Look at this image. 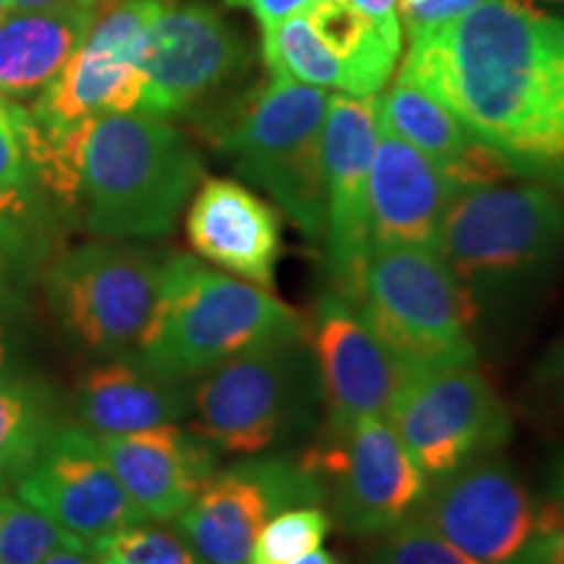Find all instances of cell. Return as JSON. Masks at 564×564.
Returning a JSON list of instances; mask_svg holds the SVG:
<instances>
[{
    "mask_svg": "<svg viewBox=\"0 0 564 564\" xmlns=\"http://www.w3.org/2000/svg\"><path fill=\"white\" fill-rule=\"evenodd\" d=\"M400 76L523 178L564 181V19L525 0H484L411 34Z\"/></svg>",
    "mask_w": 564,
    "mask_h": 564,
    "instance_id": "1",
    "label": "cell"
},
{
    "mask_svg": "<svg viewBox=\"0 0 564 564\" xmlns=\"http://www.w3.org/2000/svg\"><path fill=\"white\" fill-rule=\"evenodd\" d=\"M74 133L84 225L108 241L165 238L202 181L188 139L150 112H116Z\"/></svg>",
    "mask_w": 564,
    "mask_h": 564,
    "instance_id": "2",
    "label": "cell"
},
{
    "mask_svg": "<svg viewBox=\"0 0 564 564\" xmlns=\"http://www.w3.org/2000/svg\"><path fill=\"white\" fill-rule=\"evenodd\" d=\"M329 95L319 87L270 74L202 118L212 144L246 181L264 188L312 243L327 236L322 137Z\"/></svg>",
    "mask_w": 564,
    "mask_h": 564,
    "instance_id": "3",
    "label": "cell"
},
{
    "mask_svg": "<svg viewBox=\"0 0 564 564\" xmlns=\"http://www.w3.org/2000/svg\"><path fill=\"white\" fill-rule=\"evenodd\" d=\"M278 335H306V319L267 288L171 253L150 329L133 356L160 377L188 384Z\"/></svg>",
    "mask_w": 564,
    "mask_h": 564,
    "instance_id": "4",
    "label": "cell"
},
{
    "mask_svg": "<svg viewBox=\"0 0 564 564\" xmlns=\"http://www.w3.org/2000/svg\"><path fill=\"white\" fill-rule=\"evenodd\" d=\"M348 299L408 379L476 364L474 327L481 306L436 249L369 246Z\"/></svg>",
    "mask_w": 564,
    "mask_h": 564,
    "instance_id": "5",
    "label": "cell"
},
{
    "mask_svg": "<svg viewBox=\"0 0 564 564\" xmlns=\"http://www.w3.org/2000/svg\"><path fill=\"white\" fill-rule=\"evenodd\" d=\"M436 251L478 306L531 291L564 251V202L544 183H491L460 192Z\"/></svg>",
    "mask_w": 564,
    "mask_h": 564,
    "instance_id": "6",
    "label": "cell"
},
{
    "mask_svg": "<svg viewBox=\"0 0 564 564\" xmlns=\"http://www.w3.org/2000/svg\"><path fill=\"white\" fill-rule=\"evenodd\" d=\"M194 382V432L217 453L262 455L306 434L324 408L306 335L270 337Z\"/></svg>",
    "mask_w": 564,
    "mask_h": 564,
    "instance_id": "7",
    "label": "cell"
},
{
    "mask_svg": "<svg viewBox=\"0 0 564 564\" xmlns=\"http://www.w3.org/2000/svg\"><path fill=\"white\" fill-rule=\"evenodd\" d=\"M158 253L116 241H91L55 257L45 295L70 343L95 356H133L160 299Z\"/></svg>",
    "mask_w": 564,
    "mask_h": 564,
    "instance_id": "8",
    "label": "cell"
},
{
    "mask_svg": "<svg viewBox=\"0 0 564 564\" xmlns=\"http://www.w3.org/2000/svg\"><path fill=\"white\" fill-rule=\"evenodd\" d=\"M165 3L171 0H105L95 6L87 37L30 108L42 129L61 133L91 118L139 110L147 40Z\"/></svg>",
    "mask_w": 564,
    "mask_h": 564,
    "instance_id": "9",
    "label": "cell"
},
{
    "mask_svg": "<svg viewBox=\"0 0 564 564\" xmlns=\"http://www.w3.org/2000/svg\"><path fill=\"white\" fill-rule=\"evenodd\" d=\"M327 502V486L306 455H251L217 470L175 518L204 564H249L253 541L282 510Z\"/></svg>",
    "mask_w": 564,
    "mask_h": 564,
    "instance_id": "10",
    "label": "cell"
},
{
    "mask_svg": "<svg viewBox=\"0 0 564 564\" xmlns=\"http://www.w3.org/2000/svg\"><path fill=\"white\" fill-rule=\"evenodd\" d=\"M387 419L432 481L494 455L512 434L507 405L476 364L408 379Z\"/></svg>",
    "mask_w": 564,
    "mask_h": 564,
    "instance_id": "11",
    "label": "cell"
},
{
    "mask_svg": "<svg viewBox=\"0 0 564 564\" xmlns=\"http://www.w3.org/2000/svg\"><path fill=\"white\" fill-rule=\"evenodd\" d=\"M253 55L220 11L204 0L165 3L144 53L139 110L158 118L204 116L215 97L249 74Z\"/></svg>",
    "mask_w": 564,
    "mask_h": 564,
    "instance_id": "12",
    "label": "cell"
},
{
    "mask_svg": "<svg viewBox=\"0 0 564 564\" xmlns=\"http://www.w3.org/2000/svg\"><path fill=\"white\" fill-rule=\"evenodd\" d=\"M306 457L327 486L335 523L356 539L382 535L398 525L429 486L384 415L358 419L343 432L324 434L322 447Z\"/></svg>",
    "mask_w": 564,
    "mask_h": 564,
    "instance_id": "13",
    "label": "cell"
},
{
    "mask_svg": "<svg viewBox=\"0 0 564 564\" xmlns=\"http://www.w3.org/2000/svg\"><path fill=\"white\" fill-rule=\"evenodd\" d=\"M306 340L319 373L324 434H337L358 419L390 415L408 384V371L371 333L348 295L335 288L319 293L306 319Z\"/></svg>",
    "mask_w": 564,
    "mask_h": 564,
    "instance_id": "14",
    "label": "cell"
},
{
    "mask_svg": "<svg viewBox=\"0 0 564 564\" xmlns=\"http://www.w3.org/2000/svg\"><path fill=\"white\" fill-rule=\"evenodd\" d=\"M535 512L531 491L497 457H481L426 486L413 514L481 564H507L528 544Z\"/></svg>",
    "mask_w": 564,
    "mask_h": 564,
    "instance_id": "15",
    "label": "cell"
},
{
    "mask_svg": "<svg viewBox=\"0 0 564 564\" xmlns=\"http://www.w3.org/2000/svg\"><path fill=\"white\" fill-rule=\"evenodd\" d=\"M13 494L82 539L87 549L102 535L147 523L95 436L68 423L55 429L30 468L13 481Z\"/></svg>",
    "mask_w": 564,
    "mask_h": 564,
    "instance_id": "16",
    "label": "cell"
},
{
    "mask_svg": "<svg viewBox=\"0 0 564 564\" xmlns=\"http://www.w3.org/2000/svg\"><path fill=\"white\" fill-rule=\"evenodd\" d=\"M377 144V97H329L322 160L327 188V270L343 295L356 291L371 246L369 171Z\"/></svg>",
    "mask_w": 564,
    "mask_h": 564,
    "instance_id": "17",
    "label": "cell"
},
{
    "mask_svg": "<svg viewBox=\"0 0 564 564\" xmlns=\"http://www.w3.org/2000/svg\"><path fill=\"white\" fill-rule=\"evenodd\" d=\"M460 188L426 154L377 118L369 171L371 246L436 249L449 204Z\"/></svg>",
    "mask_w": 564,
    "mask_h": 564,
    "instance_id": "18",
    "label": "cell"
},
{
    "mask_svg": "<svg viewBox=\"0 0 564 564\" xmlns=\"http://www.w3.org/2000/svg\"><path fill=\"white\" fill-rule=\"evenodd\" d=\"M95 440L147 520L178 518L217 474V449L178 423Z\"/></svg>",
    "mask_w": 564,
    "mask_h": 564,
    "instance_id": "19",
    "label": "cell"
},
{
    "mask_svg": "<svg viewBox=\"0 0 564 564\" xmlns=\"http://www.w3.org/2000/svg\"><path fill=\"white\" fill-rule=\"evenodd\" d=\"M186 236L204 262L267 291L274 288V270L282 253L280 217L243 183L204 181L188 207Z\"/></svg>",
    "mask_w": 564,
    "mask_h": 564,
    "instance_id": "20",
    "label": "cell"
},
{
    "mask_svg": "<svg viewBox=\"0 0 564 564\" xmlns=\"http://www.w3.org/2000/svg\"><path fill=\"white\" fill-rule=\"evenodd\" d=\"M377 118L400 139L426 154L460 192L523 178V173L505 154L470 137L453 112L442 108L434 97H429L405 76L398 74L392 87L379 97Z\"/></svg>",
    "mask_w": 564,
    "mask_h": 564,
    "instance_id": "21",
    "label": "cell"
},
{
    "mask_svg": "<svg viewBox=\"0 0 564 564\" xmlns=\"http://www.w3.org/2000/svg\"><path fill=\"white\" fill-rule=\"evenodd\" d=\"M188 408L192 390L154 373L137 356H116L89 366L74 387V411L82 429L95 436L178 423Z\"/></svg>",
    "mask_w": 564,
    "mask_h": 564,
    "instance_id": "22",
    "label": "cell"
},
{
    "mask_svg": "<svg viewBox=\"0 0 564 564\" xmlns=\"http://www.w3.org/2000/svg\"><path fill=\"white\" fill-rule=\"evenodd\" d=\"M95 17V6L68 3L0 17V95L34 97L74 55Z\"/></svg>",
    "mask_w": 564,
    "mask_h": 564,
    "instance_id": "23",
    "label": "cell"
},
{
    "mask_svg": "<svg viewBox=\"0 0 564 564\" xmlns=\"http://www.w3.org/2000/svg\"><path fill=\"white\" fill-rule=\"evenodd\" d=\"M301 11L327 53L343 66L348 82L345 95L373 97L390 82L403 53V40L390 37L345 0H312Z\"/></svg>",
    "mask_w": 564,
    "mask_h": 564,
    "instance_id": "24",
    "label": "cell"
},
{
    "mask_svg": "<svg viewBox=\"0 0 564 564\" xmlns=\"http://www.w3.org/2000/svg\"><path fill=\"white\" fill-rule=\"evenodd\" d=\"M53 215L40 188H0V308L19 314L51 264Z\"/></svg>",
    "mask_w": 564,
    "mask_h": 564,
    "instance_id": "25",
    "label": "cell"
},
{
    "mask_svg": "<svg viewBox=\"0 0 564 564\" xmlns=\"http://www.w3.org/2000/svg\"><path fill=\"white\" fill-rule=\"evenodd\" d=\"M58 426V398L51 387L21 373L0 379V486H13Z\"/></svg>",
    "mask_w": 564,
    "mask_h": 564,
    "instance_id": "26",
    "label": "cell"
},
{
    "mask_svg": "<svg viewBox=\"0 0 564 564\" xmlns=\"http://www.w3.org/2000/svg\"><path fill=\"white\" fill-rule=\"evenodd\" d=\"M63 546L87 549L37 507L0 489V564H42Z\"/></svg>",
    "mask_w": 564,
    "mask_h": 564,
    "instance_id": "27",
    "label": "cell"
},
{
    "mask_svg": "<svg viewBox=\"0 0 564 564\" xmlns=\"http://www.w3.org/2000/svg\"><path fill=\"white\" fill-rule=\"evenodd\" d=\"M329 531H333V514L322 505L282 510L259 531L249 564H288L295 556L319 549Z\"/></svg>",
    "mask_w": 564,
    "mask_h": 564,
    "instance_id": "28",
    "label": "cell"
},
{
    "mask_svg": "<svg viewBox=\"0 0 564 564\" xmlns=\"http://www.w3.org/2000/svg\"><path fill=\"white\" fill-rule=\"evenodd\" d=\"M89 554L102 564H204L178 531L144 523L95 539Z\"/></svg>",
    "mask_w": 564,
    "mask_h": 564,
    "instance_id": "29",
    "label": "cell"
},
{
    "mask_svg": "<svg viewBox=\"0 0 564 564\" xmlns=\"http://www.w3.org/2000/svg\"><path fill=\"white\" fill-rule=\"evenodd\" d=\"M364 564H481L442 539L419 514H408L379 535Z\"/></svg>",
    "mask_w": 564,
    "mask_h": 564,
    "instance_id": "30",
    "label": "cell"
},
{
    "mask_svg": "<svg viewBox=\"0 0 564 564\" xmlns=\"http://www.w3.org/2000/svg\"><path fill=\"white\" fill-rule=\"evenodd\" d=\"M507 564H564V494L539 507L531 539Z\"/></svg>",
    "mask_w": 564,
    "mask_h": 564,
    "instance_id": "31",
    "label": "cell"
},
{
    "mask_svg": "<svg viewBox=\"0 0 564 564\" xmlns=\"http://www.w3.org/2000/svg\"><path fill=\"white\" fill-rule=\"evenodd\" d=\"M0 188H37L13 100L0 105Z\"/></svg>",
    "mask_w": 564,
    "mask_h": 564,
    "instance_id": "32",
    "label": "cell"
},
{
    "mask_svg": "<svg viewBox=\"0 0 564 564\" xmlns=\"http://www.w3.org/2000/svg\"><path fill=\"white\" fill-rule=\"evenodd\" d=\"M478 3H484V0H421V3L411 6V9L400 11V21H405L408 34H415L421 30H432V26L455 21L463 13L476 9Z\"/></svg>",
    "mask_w": 564,
    "mask_h": 564,
    "instance_id": "33",
    "label": "cell"
},
{
    "mask_svg": "<svg viewBox=\"0 0 564 564\" xmlns=\"http://www.w3.org/2000/svg\"><path fill=\"white\" fill-rule=\"evenodd\" d=\"M356 11H361L366 19L373 21L379 30H384L390 37L403 40V21H400L398 0H345Z\"/></svg>",
    "mask_w": 564,
    "mask_h": 564,
    "instance_id": "34",
    "label": "cell"
},
{
    "mask_svg": "<svg viewBox=\"0 0 564 564\" xmlns=\"http://www.w3.org/2000/svg\"><path fill=\"white\" fill-rule=\"evenodd\" d=\"M312 0H236V6H246L253 17L262 24V32L278 26L282 19H288L291 13L306 9Z\"/></svg>",
    "mask_w": 564,
    "mask_h": 564,
    "instance_id": "35",
    "label": "cell"
},
{
    "mask_svg": "<svg viewBox=\"0 0 564 564\" xmlns=\"http://www.w3.org/2000/svg\"><path fill=\"white\" fill-rule=\"evenodd\" d=\"M9 312L0 308V379L17 377V361H13V340L9 333Z\"/></svg>",
    "mask_w": 564,
    "mask_h": 564,
    "instance_id": "36",
    "label": "cell"
},
{
    "mask_svg": "<svg viewBox=\"0 0 564 564\" xmlns=\"http://www.w3.org/2000/svg\"><path fill=\"white\" fill-rule=\"evenodd\" d=\"M42 564H97L95 556H91L87 549H55V552L47 556Z\"/></svg>",
    "mask_w": 564,
    "mask_h": 564,
    "instance_id": "37",
    "label": "cell"
},
{
    "mask_svg": "<svg viewBox=\"0 0 564 564\" xmlns=\"http://www.w3.org/2000/svg\"><path fill=\"white\" fill-rule=\"evenodd\" d=\"M288 564H343L340 560L333 552H327V549H314V552H306L301 556H295V560H291Z\"/></svg>",
    "mask_w": 564,
    "mask_h": 564,
    "instance_id": "38",
    "label": "cell"
},
{
    "mask_svg": "<svg viewBox=\"0 0 564 564\" xmlns=\"http://www.w3.org/2000/svg\"><path fill=\"white\" fill-rule=\"evenodd\" d=\"M11 9L17 11H32V9H55V6L79 3V0H9Z\"/></svg>",
    "mask_w": 564,
    "mask_h": 564,
    "instance_id": "39",
    "label": "cell"
},
{
    "mask_svg": "<svg viewBox=\"0 0 564 564\" xmlns=\"http://www.w3.org/2000/svg\"><path fill=\"white\" fill-rule=\"evenodd\" d=\"M546 373H549V377H564V340L556 345L552 356H549Z\"/></svg>",
    "mask_w": 564,
    "mask_h": 564,
    "instance_id": "40",
    "label": "cell"
},
{
    "mask_svg": "<svg viewBox=\"0 0 564 564\" xmlns=\"http://www.w3.org/2000/svg\"><path fill=\"white\" fill-rule=\"evenodd\" d=\"M9 11H11L9 0H0V17H3V13H9Z\"/></svg>",
    "mask_w": 564,
    "mask_h": 564,
    "instance_id": "41",
    "label": "cell"
},
{
    "mask_svg": "<svg viewBox=\"0 0 564 564\" xmlns=\"http://www.w3.org/2000/svg\"><path fill=\"white\" fill-rule=\"evenodd\" d=\"M84 6H97V3H105V0H79Z\"/></svg>",
    "mask_w": 564,
    "mask_h": 564,
    "instance_id": "42",
    "label": "cell"
},
{
    "mask_svg": "<svg viewBox=\"0 0 564 564\" xmlns=\"http://www.w3.org/2000/svg\"><path fill=\"white\" fill-rule=\"evenodd\" d=\"M6 102H9V97H3V95H0V105H6Z\"/></svg>",
    "mask_w": 564,
    "mask_h": 564,
    "instance_id": "43",
    "label": "cell"
},
{
    "mask_svg": "<svg viewBox=\"0 0 564 564\" xmlns=\"http://www.w3.org/2000/svg\"><path fill=\"white\" fill-rule=\"evenodd\" d=\"M228 3H230V6H236V0H228Z\"/></svg>",
    "mask_w": 564,
    "mask_h": 564,
    "instance_id": "44",
    "label": "cell"
},
{
    "mask_svg": "<svg viewBox=\"0 0 564 564\" xmlns=\"http://www.w3.org/2000/svg\"><path fill=\"white\" fill-rule=\"evenodd\" d=\"M95 562H97V560H95ZM97 564H102V562H97Z\"/></svg>",
    "mask_w": 564,
    "mask_h": 564,
    "instance_id": "45",
    "label": "cell"
}]
</instances>
